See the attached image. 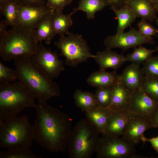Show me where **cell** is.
<instances>
[{
    "label": "cell",
    "mask_w": 158,
    "mask_h": 158,
    "mask_svg": "<svg viewBox=\"0 0 158 158\" xmlns=\"http://www.w3.org/2000/svg\"><path fill=\"white\" fill-rule=\"evenodd\" d=\"M35 108L36 116L33 125L34 140L51 153L65 152L72 128L71 118L46 101H38Z\"/></svg>",
    "instance_id": "cell-1"
},
{
    "label": "cell",
    "mask_w": 158,
    "mask_h": 158,
    "mask_svg": "<svg viewBox=\"0 0 158 158\" xmlns=\"http://www.w3.org/2000/svg\"><path fill=\"white\" fill-rule=\"evenodd\" d=\"M14 60L18 79L38 101L47 102L52 97L60 96L59 85L40 69L31 57H19Z\"/></svg>",
    "instance_id": "cell-2"
},
{
    "label": "cell",
    "mask_w": 158,
    "mask_h": 158,
    "mask_svg": "<svg viewBox=\"0 0 158 158\" xmlns=\"http://www.w3.org/2000/svg\"><path fill=\"white\" fill-rule=\"evenodd\" d=\"M39 42L35 29L16 26L0 34V56L4 61L32 56Z\"/></svg>",
    "instance_id": "cell-3"
},
{
    "label": "cell",
    "mask_w": 158,
    "mask_h": 158,
    "mask_svg": "<svg viewBox=\"0 0 158 158\" xmlns=\"http://www.w3.org/2000/svg\"><path fill=\"white\" fill-rule=\"evenodd\" d=\"M35 98L19 80L12 83H0V120H9L25 108H35Z\"/></svg>",
    "instance_id": "cell-4"
},
{
    "label": "cell",
    "mask_w": 158,
    "mask_h": 158,
    "mask_svg": "<svg viewBox=\"0 0 158 158\" xmlns=\"http://www.w3.org/2000/svg\"><path fill=\"white\" fill-rule=\"evenodd\" d=\"M34 140L33 125L26 116L0 120V147L9 150L29 149Z\"/></svg>",
    "instance_id": "cell-5"
},
{
    "label": "cell",
    "mask_w": 158,
    "mask_h": 158,
    "mask_svg": "<svg viewBox=\"0 0 158 158\" xmlns=\"http://www.w3.org/2000/svg\"><path fill=\"white\" fill-rule=\"evenodd\" d=\"M97 129L86 119L79 120L72 128L67 149L71 158H90L96 152L100 137Z\"/></svg>",
    "instance_id": "cell-6"
},
{
    "label": "cell",
    "mask_w": 158,
    "mask_h": 158,
    "mask_svg": "<svg viewBox=\"0 0 158 158\" xmlns=\"http://www.w3.org/2000/svg\"><path fill=\"white\" fill-rule=\"evenodd\" d=\"M54 44L61 50L60 56L65 57L64 64L68 66L75 67L88 59L95 57L81 35L70 33L67 37H60Z\"/></svg>",
    "instance_id": "cell-7"
},
{
    "label": "cell",
    "mask_w": 158,
    "mask_h": 158,
    "mask_svg": "<svg viewBox=\"0 0 158 158\" xmlns=\"http://www.w3.org/2000/svg\"><path fill=\"white\" fill-rule=\"evenodd\" d=\"M98 158L135 157V145L122 137L106 134L100 137L96 152Z\"/></svg>",
    "instance_id": "cell-8"
},
{
    "label": "cell",
    "mask_w": 158,
    "mask_h": 158,
    "mask_svg": "<svg viewBox=\"0 0 158 158\" xmlns=\"http://www.w3.org/2000/svg\"><path fill=\"white\" fill-rule=\"evenodd\" d=\"M59 55L51 48L45 47L42 42L38 43L35 54L32 57L37 66L49 78L53 80L57 78L65 70L64 61L59 59Z\"/></svg>",
    "instance_id": "cell-9"
},
{
    "label": "cell",
    "mask_w": 158,
    "mask_h": 158,
    "mask_svg": "<svg viewBox=\"0 0 158 158\" xmlns=\"http://www.w3.org/2000/svg\"><path fill=\"white\" fill-rule=\"evenodd\" d=\"M104 44L106 48H119L124 52L131 48L146 44L154 45L155 43L152 37L144 36L138 30L133 28L119 35L108 36L104 40Z\"/></svg>",
    "instance_id": "cell-10"
},
{
    "label": "cell",
    "mask_w": 158,
    "mask_h": 158,
    "mask_svg": "<svg viewBox=\"0 0 158 158\" xmlns=\"http://www.w3.org/2000/svg\"><path fill=\"white\" fill-rule=\"evenodd\" d=\"M158 105L140 87L132 93L128 110L133 114L151 120Z\"/></svg>",
    "instance_id": "cell-11"
},
{
    "label": "cell",
    "mask_w": 158,
    "mask_h": 158,
    "mask_svg": "<svg viewBox=\"0 0 158 158\" xmlns=\"http://www.w3.org/2000/svg\"><path fill=\"white\" fill-rule=\"evenodd\" d=\"M153 128L150 119L132 114L122 137L135 145L141 141V138L147 130Z\"/></svg>",
    "instance_id": "cell-12"
},
{
    "label": "cell",
    "mask_w": 158,
    "mask_h": 158,
    "mask_svg": "<svg viewBox=\"0 0 158 158\" xmlns=\"http://www.w3.org/2000/svg\"><path fill=\"white\" fill-rule=\"evenodd\" d=\"M51 10L46 4L44 6L29 7L20 5L16 25L35 29L47 14Z\"/></svg>",
    "instance_id": "cell-13"
},
{
    "label": "cell",
    "mask_w": 158,
    "mask_h": 158,
    "mask_svg": "<svg viewBox=\"0 0 158 158\" xmlns=\"http://www.w3.org/2000/svg\"><path fill=\"white\" fill-rule=\"evenodd\" d=\"M93 58L103 71L110 68L116 71L126 61L125 56L108 48L97 52Z\"/></svg>",
    "instance_id": "cell-14"
},
{
    "label": "cell",
    "mask_w": 158,
    "mask_h": 158,
    "mask_svg": "<svg viewBox=\"0 0 158 158\" xmlns=\"http://www.w3.org/2000/svg\"><path fill=\"white\" fill-rule=\"evenodd\" d=\"M144 74L139 66L131 63L119 75L120 81L132 93L140 88Z\"/></svg>",
    "instance_id": "cell-15"
},
{
    "label": "cell",
    "mask_w": 158,
    "mask_h": 158,
    "mask_svg": "<svg viewBox=\"0 0 158 158\" xmlns=\"http://www.w3.org/2000/svg\"><path fill=\"white\" fill-rule=\"evenodd\" d=\"M114 112L99 107L85 112L86 119L98 130L99 133H105L107 126Z\"/></svg>",
    "instance_id": "cell-16"
},
{
    "label": "cell",
    "mask_w": 158,
    "mask_h": 158,
    "mask_svg": "<svg viewBox=\"0 0 158 158\" xmlns=\"http://www.w3.org/2000/svg\"><path fill=\"white\" fill-rule=\"evenodd\" d=\"M112 90L111 101L108 109L114 112L128 109L132 93L120 80Z\"/></svg>",
    "instance_id": "cell-17"
},
{
    "label": "cell",
    "mask_w": 158,
    "mask_h": 158,
    "mask_svg": "<svg viewBox=\"0 0 158 158\" xmlns=\"http://www.w3.org/2000/svg\"><path fill=\"white\" fill-rule=\"evenodd\" d=\"M119 81L116 71L109 72L101 70L92 72L87 80L89 85L97 88H112Z\"/></svg>",
    "instance_id": "cell-18"
},
{
    "label": "cell",
    "mask_w": 158,
    "mask_h": 158,
    "mask_svg": "<svg viewBox=\"0 0 158 158\" xmlns=\"http://www.w3.org/2000/svg\"><path fill=\"white\" fill-rule=\"evenodd\" d=\"M132 114L128 109L114 112L104 134L115 137L122 135Z\"/></svg>",
    "instance_id": "cell-19"
},
{
    "label": "cell",
    "mask_w": 158,
    "mask_h": 158,
    "mask_svg": "<svg viewBox=\"0 0 158 158\" xmlns=\"http://www.w3.org/2000/svg\"><path fill=\"white\" fill-rule=\"evenodd\" d=\"M137 18L150 22L156 19L157 13L154 4L147 0H128L126 3Z\"/></svg>",
    "instance_id": "cell-20"
},
{
    "label": "cell",
    "mask_w": 158,
    "mask_h": 158,
    "mask_svg": "<svg viewBox=\"0 0 158 158\" xmlns=\"http://www.w3.org/2000/svg\"><path fill=\"white\" fill-rule=\"evenodd\" d=\"M54 11L51 10L35 29L36 38L39 42L44 41L46 44H49L56 36L52 23Z\"/></svg>",
    "instance_id": "cell-21"
},
{
    "label": "cell",
    "mask_w": 158,
    "mask_h": 158,
    "mask_svg": "<svg viewBox=\"0 0 158 158\" xmlns=\"http://www.w3.org/2000/svg\"><path fill=\"white\" fill-rule=\"evenodd\" d=\"M110 5L108 0H80L78 6L73 9L71 15L79 11L85 12L88 19H93L96 13Z\"/></svg>",
    "instance_id": "cell-22"
},
{
    "label": "cell",
    "mask_w": 158,
    "mask_h": 158,
    "mask_svg": "<svg viewBox=\"0 0 158 158\" xmlns=\"http://www.w3.org/2000/svg\"><path fill=\"white\" fill-rule=\"evenodd\" d=\"M114 12L118 20V25L116 34L119 35L124 32L125 29L135 20L137 18L130 8L126 4L118 9L110 8Z\"/></svg>",
    "instance_id": "cell-23"
},
{
    "label": "cell",
    "mask_w": 158,
    "mask_h": 158,
    "mask_svg": "<svg viewBox=\"0 0 158 158\" xmlns=\"http://www.w3.org/2000/svg\"><path fill=\"white\" fill-rule=\"evenodd\" d=\"M72 15L71 13L64 14L63 11H55L52 23L55 35H59L62 37L64 36L65 34L68 35L70 33L68 30L73 25Z\"/></svg>",
    "instance_id": "cell-24"
},
{
    "label": "cell",
    "mask_w": 158,
    "mask_h": 158,
    "mask_svg": "<svg viewBox=\"0 0 158 158\" xmlns=\"http://www.w3.org/2000/svg\"><path fill=\"white\" fill-rule=\"evenodd\" d=\"M73 98L77 107L85 112L87 111L99 107L96 102L95 94L89 92H83L78 89L74 92Z\"/></svg>",
    "instance_id": "cell-25"
},
{
    "label": "cell",
    "mask_w": 158,
    "mask_h": 158,
    "mask_svg": "<svg viewBox=\"0 0 158 158\" xmlns=\"http://www.w3.org/2000/svg\"><path fill=\"white\" fill-rule=\"evenodd\" d=\"M20 9V5L16 0H11L0 5L1 13L9 25L12 27L17 25Z\"/></svg>",
    "instance_id": "cell-26"
},
{
    "label": "cell",
    "mask_w": 158,
    "mask_h": 158,
    "mask_svg": "<svg viewBox=\"0 0 158 158\" xmlns=\"http://www.w3.org/2000/svg\"><path fill=\"white\" fill-rule=\"evenodd\" d=\"M158 51V47L154 50L148 49L142 46L135 47L133 52L125 56L126 61L140 66L152 57L153 53Z\"/></svg>",
    "instance_id": "cell-27"
},
{
    "label": "cell",
    "mask_w": 158,
    "mask_h": 158,
    "mask_svg": "<svg viewBox=\"0 0 158 158\" xmlns=\"http://www.w3.org/2000/svg\"><path fill=\"white\" fill-rule=\"evenodd\" d=\"M140 87L158 104V77L144 75Z\"/></svg>",
    "instance_id": "cell-28"
},
{
    "label": "cell",
    "mask_w": 158,
    "mask_h": 158,
    "mask_svg": "<svg viewBox=\"0 0 158 158\" xmlns=\"http://www.w3.org/2000/svg\"><path fill=\"white\" fill-rule=\"evenodd\" d=\"M112 88H97L95 94L96 101L98 106L108 109L111 101Z\"/></svg>",
    "instance_id": "cell-29"
},
{
    "label": "cell",
    "mask_w": 158,
    "mask_h": 158,
    "mask_svg": "<svg viewBox=\"0 0 158 158\" xmlns=\"http://www.w3.org/2000/svg\"><path fill=\"white\" fill-rule=\"evenodd\" d=\"M37 156L29 149L9 150L0 152V158H41Z\"/></svg>",
    "instance_id": "cell-30"
},
{
    "label": "cell",
    "mask_w": 158,
    "mask_h": 158,
    "mask_svg": "<svg viewBox=\"0 0 158 158\" xmlns=\"http://www.w3.org/2000/svg\"><path fill=\"white\" fill-rule=\"evenodd\" d=\"M143 64L141 68L144 75L158 77V58L157 56H152Z\"/></svg>",
    "instance_id": "cell-31"
},
{
    "label": "cell",
    "mask_w": 158,
    "mask_h": 158,
    "mask_svg": "<svg viewBox=\"0 0 158 158\" xmlns=\"http://www.w3.org/2000/svg\"><path fill=\"white\" fill-rule=\"evenodd\" d=\"M18 79L17 73L15 70L8 68L0 62V83H12Z\"/></svg>",
    "instance_id": "cell-32"
},
{
    "label": "cell",
    "mask_w": 158,
    "mask_h": 158,
    "mask_svg": "<svg viewBox=\"0 0 158 158\" xmlns=\"http://www.w3.org/2000/svg\"><path fill=\"white\" fill-rule=\"evenodd\" d=\"M137 27L139 32L143 35L146 37L157 36L158 29L153 26L150 23H148L147 20L141 19L137 23Z\"/></svg>",
    "instance_id": "cell-33"
},
{
    "label": "cell",
    "mask_w": 158,
    "mask_h": 158,
    "mask_svg": "<svg viewBox=\"0 0 158 158\" xmlns=\"http://www.w3.org/2000/svg\"><path fill=\"white\" fill-rule=\"evenodd\" d=\"M73 0H47L46 5L51 10L63 11L64 8L70 4Z\"/></svg>",
    "instance_id": "cell-34"
},
{
    "label": "cell",
    "mask_w": 158,
    "mask_h": 158,
    "mask_svg": "<svg viewBox=\"0 0 158 158\" xmlns=\"http://www.w3.org/2000/svg\"><path fill=\"white\" fill-rule=\"evenodd\" d=\"M20 5L29 7H37L46 4L45 0H16Z\"/></svg>",
    "instance_id": "cell-35"
},
{
    "label": "cell",
    "mask_w": 158,
    "mask_h": 158,
    "mask_svg": "<svg viewBox=\"0 0 158 158\" xmlns=\"http://www.w3.org/2000/svg\"><path fill=\"white\" fill-rule=\"evenodd\" d=\"M141 141L143 142L147 141L150 142L157 152H158V136L150 139H147L143 135L141 137Z\"/></svg>",
    "instance_id": "cell-36"
},
{
    "label": "cell",
    "mask_w": 158,
    "mask_h": 158,
    "mask_svg": "<svg viewBox=\"0 0 158 158\" xmlns=\"http://www.w3.org/2000/svg\"><path fill=\"white\" fill-rule=\"evenodd\" d=\"M109 2L110 8L118 9L126 4L128 0H108Z\"/></svg>",
    "instance_id": "cell-37"
},
{
    "label": "cell",
    "mask_w": 158,
    "mask_h": 158,
    "mask_svg": "<svg viewBox=\"0 0 158 158\" xmlns=\"http://www.w3.org/2000/svg\"><path fill=\"white\" fill-rule=\"evenodd\" d=\"M151 120L153 128H158V105L154 111Z\"/></svg>",
    "instance_id": "cell-38"
},
{
    "label": "cell",
    "mask_w": 158,
    "mask_h": 158,
    "mask_svg": "<svg viewBox=\"0 0 158 158\" xmlns=\"http://www.w3.org/2000/svg\"><path fill=\"white\" fill-rule=\"evenodd\" d=\"M8 25H9L8 24L5 20H0V34L6 31V29Z\"/></svg>",
    "instance_id": "cell-39"
},
{
    "label": "cell",
    "mask_w": 158,
    "mask_h": 158,
    "mask_svg": "<svg viewBox=\"0 0 158 158\" xmlns=\"http://www.w3.org/2000/svg\"><path fill=\"white\" fill-rule=\"evenodd\" d=\"M11 0H0V5L6 3Z\"/></svg>",
    "instance_id": "cell-40"
},
{
    "label": "cell",
    "mask_w": 158,
    "mask_h": 158,
    "mask_svg": "<svg viewBox=\"0 0 158 158\" xmlns=\"http://www.w3.org/2000/svg\"><path fill=\"white\" fill-rule=\"evenodd\" d=\"M147 0L154 4L158 2V0Z\"/></svg>",
    "instance_id": "cell-41"
},
{
    "label": "cell",
    "mask_w": 158,
    "mask_h": 158,
    "mask_svg": "<svg viewBox=\"0 0 158 158\" xmlns=\"http://www.w3.org/2000/svg\"><path fill=\"white\" fill-rule=\"evenodd\" d=\"M155 8L157 10V13H158V2L154 4Z\"/></svg>",
    "instance_id": "cell-42"
},
{
    "label": "cell",
    "mask_w": 158,
    "mask_h": 158,
    "mask_svg": "<svg viewBox=\"0 0 158 158\" xmlns=\"http://www.w3.org/2000/svg\"><path fill=\"white\" fill-rule=\"evenodd\" d=\"M157 25H158V17H157L155 19Z\"/></svg>",
    "instance_id": "cell-43"
},
{
    "label": "cell",
    "mask_w": 158,
    "mask_h": 158,
    "mask_svg": "<svg viewBox=\"0 0 158 158\" xmlns=\"http://www.w3.org/2000/svg\"><path fill=\"white\" fill-rule=\"evenodd\" d=\"M157 57L158 58V56H157Z\"/></svg>",
    "instance_id": "cell-44"
}]
</instances>
